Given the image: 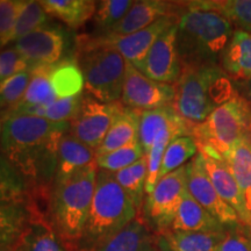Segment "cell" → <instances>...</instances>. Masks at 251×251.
<instances>
[{
  "label": "cell",
  "instance_id": "cell-6",
  "mask_svg": "<svg viewBox=\"0 0 251 251\" xmlns=\"http://www.w3.org/2000/svg\"><path fill=\"white\" fill-rule=\"evenodd\" d=\"M75 56L83 72L87 94L106 103L121 99L127 63L121 54L99 45L91 36H81L76 40Z\"/></svg>",
  "mask_w": 251,
  "mask_h": 251
},
{
  "label": "cell",
  "instance_id": "cell-5",
  "mask_svg": "<svg viewBox=\"0 0 251 251\" xmlns=\"http://www.w3.org/2000/svg\"><path fill=\"white\" fill-rule=\"evenodd\" d=\"M175 91L172 107L193 125L201 124L213 111L240 96L234 80L220 64L183 69Z\"/></svg>",
  "mask_w": 251,
  "mask_h": 251
},
{
  "label": "cell",
  "instance_id": "cell-38",
  "mask_svg": "<svg viewBox=\"0 0 251 251\" xmlns=\"http://www.w3.org/2000/svg\"><path fill=\"white\" fill-rule=\"evenodd\" d=\"M48 24L49 15L47 14L41 2L27 0L26 6L19 15L17 26H15L13 42Z\"/></svg>",
  "mask_w": 251,
  "mask_h": 251
},
{
  "label": "cell",
  "instance_id": "cell-18",
  "mask_svg": "<svg viewBox=\"0 0 251 251\" xmlns=\"http://www.w3.org/2000/svg\"><path fill=\"white\" fill-rule=\"evenodd\" d=\"M94 159L96 151L93 149L78 141L69 131L65 133L58 144L57 164L52 186L64 183L76 172L94 163Z\"/></svg>",
  "mask_w": 251,
  "mask_h": 251
},
{
  "label": "cell",
  "instance_id": "cell-2",
  "mask_svg": "<svg viewBox=\"0 0 251 251\" xmlns=\"http://www.w3.org/2000/svg\"><path fill=\"white\" fill-rule=\"evenodd\" d=\"M234 30L233 25L222 15L185 5L177 23V49L181 67L194 69L220 64Z\"/></svg>",
  "mask_w": 251,
  "mask_h": 251
},
{
  "label": "cell",
  "instance_id": "cell-17",
  "mask_svg": "<svg viewBox=\"0 0 251 251\" xmlns=\"http://www.w3.org/2000/svg\"><path fill=\"white\" fill-rule=\"evenodd\" d=\"M193 126V124L181 118L172 106L141 112L139 141L144 155L149 152L159 135L168 131H176L183 136L184 135L192 136Z\"/></svg>",
  "mask_w": 251,
  "mask_h": 251
},
{
  "label": "cell",
  "instance_id": "cell-25",
  "mask_svg": "<svg viewBox=\"0 0 251 251\" xmlns=\"http://www.w3.org/2000/svg\"><path fill=\"white\" fill-rule=\"evenodd\" d=\"M222 157L227 162L238 187L242 192L244 203L251 216V131L241 137L236 143L226 151ZM249 221V220H248Z\"/></svg>",
  "mask_w": 251,
  "mask_h": 251
},
{
  "label": "cell",
  "instance_id": "cell-34",
  "mask_svg": "<svg viewBox=\"0 0 251 251\" xmlns=\"http://www.w3.org/2000/svg\"><path fill=\"white\" fill-rule=\"evenodd\" d=\"M134 1L131 0H102L97 5L93 17L96 35H106L128 13Z\"/></svg>",
  "mask_w": 251,
  "mask_h": 251
},
{
  "label": "cell",
  "instance_id": "cell-30",
  "mask_svg": "<svg viewBox=\"0 0 251 251\" xmlns=\"http://www.w3.org/2000/svg\"><path fill=\"white\" fill-rule=\"evenodd\" d=\"M25 251H71L43 218H35L21 237Z\"/></svg>",
  "mask_w": 251,
  "mask_h": 251
},
{
  "label": "cell",
  "instance_id": "cell-12",
  "mask_svg": "<svg viewBox=\"0 0 251 251\" xmlns=\"http://www.w3.org/2000/svg\"><path fill=\"white\" fill-rule=\"evenodd\" d=\"M178 23L177 15H168L157 20L149 27L126 36L115 35H94L91 36L99 45L109 47L117 50L119 54L130 63L134 68L142 72L144 61L151 47L166 30Z\"/></svg>",
  "mask_w": 251,
  "mask_h": 251
},
{
  "label": "cell",
  "instance_id": "cell-28",
  "mask_svg": "<svg viewBox=\"0 0 251 251\" xmlns=\"http://www.w3.org/2000/svg\"><path fill=\"white\" fill-rule=\"evenodd\" d=\"M186 7L215 12L233 25L235 29L251 34V0H198L185 2Z\"/></svg>",
  "mask_w": 251,
  "mask_h": 251
},
{
  "label": "cell",
  "instance_id": "cell-22",
  "mask_svg": "<svg viewBox=\"0 0 251 251\" xmlns=\"http://www.w3.org/2000/svg\"><path fill=\"white\" fill-rule=\"evenodd\" d=\"M169 230L220 233V231H226L227 229L219 224L201 205H199L193 199L190 193L186 192Z\"/></svg>",
  "mask_w": 251,
  "mask_h": 251
},
{
  "label": "cell",
  "instance_id": "cell-15",
  "mask_svg": "<svg viewBox=\"0 0 251 251\" xmlns=\"http://www.w3.org/2000/svg\"><path fill=\"white\" fill-rule=\"evenodd\" d=\"M181 62L177 49V24L166 30L151 47L142 74L159 83L175 85L181 76Z\"/></svg>",
  "mask_w": 251,
  "mask_h": 251
},
{
  "label": "cell",
  "instance_id": "cell-40",
  "mask_svg": "<svg viewBox=\"0 0 251 251\" xmlns=\"http://www.w3.org/2000/svg\"><path fill=\"white\" fill-rule=\"evenodd\" d=\"M30 69L29 63L13 46L0 50V83Z\"/></svg>",
  "mask_w": 251,
  "mask_h": 251
},
{
  "label": "cell",
  "instance_id": "cell-32",
  "mask_svg": "<svg viewBox=\"0 0 251 251\" xmlns=\"http://www.w3.org/2000/svg\"><path fill=\"white\" fill-rule=\"evenodd\" d=\"M198 152H199L198 143L191 135H185L172 140L163 156L159 179L170 172L186 165L190 159H193L198 155Z\"/></svg>",
  "mask_w": 251,
  "mask_h": 251
},
{
  "label": "cell",
  "instance_id": "cell-3",
  "mask_svg": "<svg viewBox=\"0 0 251 251\" xmlns=\"http://www.w3.org/2000/svg\"><path fill=\"white\" fill-rule=\"evenodd\" d=\"M96 163L76 172L64 183L51 188L45 208V221L75 251L79 242L91 202L97 177Z\"/></svg>",
  "mask_w": 251,
  "mask_h": 251
},
{
  "label": "cell",
  "instance_id": "cell-21",
  "mask_svg": "<svg viewBox=\"0 0 251 251\" xmlns=\"http://www.w3.org/2000/svg\"><path fill=\"white\" fill-rule=\"evenodd\" d=\"M156 235L140 216L117 235L89 251H155Z\"/></svg>",
  "mask_w": 251,
  "mask_h": 251
},
{
  "label": "cell",
  "instance_id": "cell-8",
  "mask_svg": "<svg viewBox=\"0 0 251 251\" xmlns=\"http://www.w3.org/2000/svg\"><path fill=\"white\" fill-rule=\"evenodd\" d=\"M186 192V165H184L162 177L151 192L146 194L140 218L155 235L164 233L170 229Z\"/></svg>",
  "mask_w": 251,
  "mask_h": 251
},
{
  "label": "cell",
  "instance_id": "cell-26",
  "mask_svg": "<svg viewBox=\"0 0 251 251\" xmlns=\"http://www.w3.org/2000/svg\"><path fill=\"white\" fill-rule=\"evenodd\" d=\"M50 83L57 98H71L84 93L85 80L76 56H70L50 67Z\"/></svg>",
  "mask_w": 251,
  "mask_h": 251
},
{
  "label": "cell",
  "instance_id": "cell-19",
  "mask_svg": "<svg viewBox=\"0 0 251 251\" xmlns=\"http://www.w3.org/2000/svg\"><path fill=\"white\" fill-rule=\"evenodd\" d=\"M37 216L41 215L31 206L29 199L0 201V247L17 243Z\"/></svg>",
  "mask_w": 251,
  "mask_h": 251
},
{
  "label": "cell",
  "instance_id": "cell-33",
  "mask_svg": "<svg viewBox=\"0 0 251 251\" xmlns=\"http://www.w3.org/2000/svg\"><path fill=\"white\" fill-rule=\"evenodd\" d=\"M28 199L26 179L0 152V201H20Z\"/></svg>",
  "mask_w": 251,
  "mask_h": 251
},
{
  "label": "cell",
  "instance_id": "cell-4",
  "mask_svg": "<svg viewBox=\"0 0 251 251\" xmlns=\"http://www.w3.org/2000/svg\"><path fill=\"white\" fill-rule=\"evenodd\" d=\"M140 216L134 202L109 171L97 170L85 227L75 251H89L117 235Z\"/></svg>",
  "mask_w": 251,
  "mask_h": 251
},
{
  "label": "cell",
  "instance_id": "cell-27",
  "mask_svg": "<svg viewBox=\"0 0 251 251\" xmlns=\"http://www.w3.org/2000/svg\"><path fill=\"white\" fill-rule=\"evenodd\" d=\"M47 14L74 29L85 25L96 14L98 2L93 0H42Z\"/></svg>",
  "mask_w": 251,
  "mask_h": 251
},
{
  "label": "cell",
  "instance_id": "cell-44",
  "mask_svg": "<svg viewBox=\"0 0 251 251\" xmlns=\"http://www.w3.org/2000/svg\"><path fill=\"white\" fill-rule=\"evenodd\" d=\"M242 227H243L244 233H246L247 237L249 238V241H250V243H251V216H250L249 221H248L244 226H242Z\"/></svg>",
  "mask_w": 251,
  "mask_h": 251
},
{
  "label": "cell",
  "instance_id": "cell-43",
  "mask_svg": "<svg viewBox=\"0 0 251 251\" xmlns=\"http://www.w3.org/2000/svg\"><path fill=\"white\" fill-rule=\"evenodd\" d=\"M244 87H246V97H244V98L247 99V101L249 102L251 107V79L246 81V85H244Z\"/></svg>",
  "mask_w": 251,
  "mask_h": 251
},
{
  "label": "cell",
  "instance_id": "cell-1",
  "mask_svg": "<svg viewBox=\"0 0 251 251\" xmlns=\"http://www.w3.org/2000/svg\"><path fill=\"white\" fill-rule=\"evenodd\" d=\"M69 122H52L29 114L2 119L0 152L24 176L29 201L45 212L54 184L57 150Z\"/></svg>",
  "mask_w": 251,
  "mask_h": 251
},
{
  "label": "cell",
  "instance_id": "cell-29",
  "mask_svg": "<svg viewBox=\"0 0 251 251\" xmlns=\"http://www.w3.org/2000/svg\"><path fill=\"white\" fill-rule=\"evenodd\" d=\"M56 99L57 97L55 96L51 83H50V67L33 68L29 84H28L24 98L12 111L6 113L5 115L20 114L28 108L46 105Z\"/></svg>",
  "mask_w": 251,
  "mask_h": 251
},
{
  "label": "cell",
  "instance_id": "cell-36",
  "mask_svg": "<svg viewBox=\"0 0 251 251\" xmlns=\"http://www.w3.org/2000/svg\"><path fill=\"white\" fill-rule=\"evenodd\" d=\"M143 156L144 151L141 147L140 141H137V142L122 147V148L114 150V151L96 156L94 163L100 170L109 171L114 174V172H118L127 168V166L134 164Z\"/></svg>",
  "mask_w": 251,
  "mask_h": 251
},
{
  "label": "cell",
  "instance_id": "cell-45",
  "mask_svg": "<svg viewBox=\"0 0 251 251\" xmlns=\"http://www.w3.org/2000/svg\"><path fill=\"white\" fill-rule=\"evenodd\" d=\"M1 131H2V120L0 118V139H1Z\"/></svg>",
  "mask_w": 251,
  "mask_h": 251
},
{
  "label": "cell",
  "instance_id": "cell-42",
  "mask_svg": "<svg viewBox=\"0 0 251 251\" xmlns=\"http://www.w3.org/2000/svg\"><path fill=\"white\" fill-rule=\"evenodd\" d=\"M0 251H25L24 246H23V241H21V238H20L17 243L11 244V246L0 247Z\"/></svg>",
  "mask_w": 251,
  "mask_h": 251
},
{
  "label": "cell",
  "instance_id": "cell-9",
  "mask_svg": "<svg viewBox=\"0 0 251 251\" xmlns=\"http://www.w3.org/2000/svg\"><path fill=\"white\" fill-rule=\"evenodd\" d=\"M69 30L58 25L48 24L13 42V47L29 63L30 68L51 67L64 58L74 56Z\"/></svg>",
  "mask_w": 251,
  "mask_h": 251
},
{
  "label": "cell",
  "instance_id": "cell-7",
  "mask_svg": "<svg viewBox=\"0 0 251 251\" xmlns=\"http://www.w3.org/2000/svg\"><path fill=\"white\" fill-rule=\"evenodd\" d=\"M250 131L251 107L244 97L237 96L213 111L201 124L194 125L192 136L198 148L207 147L222 156Z\"/></svg>",
  "mask_w": 251,
  "mask_h": 251
},
{
  "label": "cell",
  "instance_id": "cell-35",
  "mask_svg": "<svg viewBox=\"0 0 251 251\" xmlns=\"http://www.w3.org/2000/svg\"><path fill=\"white\" fill-rule=\"evenodd\" d=\"M83 94L71 97V98H57L46 105L28 108L20 114L35 115V117L47 119L52 122H70L79 108Z\"/></svg>",
  "mask_w": 251,
  "mask_h": 251
},
{
  "label": "cell",
  "instance_id": "cell-13",
  "mask_svg": "<svg viewBox=\"0 0 251 251\" xmlns=\"http://www.w3.org/2000/svg\"><path fill=\"white\" fill-rule=\"evenodd\" d=\"M186 185L187 192L193 199L227 230L242 226L237 213L216 192L203 169L199 155L186 164Z\"/></svg>",
  "mask_w": 251,
  "mask_h": 251
},
{
  "label": "cell",
  "instance_id": "cell-31",
  "mask_svg": "<svg viewBox=\"0 0 251 251\" xmlns=\"http://www.w3.org/2000/svg\"><path fill=\"white\" fill-rule=\"evenodd\" d=\"M147 172H148V163H147V157L144 155L134 164L113 174L115 180L129 196L139 213H141L144 198H146Z\"/></svg>",
  "mask_w": 251,
  "mask_h": 251
},
{
  "label": "cell",
  "instance_id": "cell-16",
  "mask_svg": "<svg viewBox=\"0 0 251 251\" xmlns=\"http://www.w3.org/2000/svg\"><path fill=\"white\" fill-rule=\"evenodd\" d=\"M185 9L184 2L164 0H141L134 1L125 18L106 35L126 36L149 27L157 20L168 15H179Z\"/></svg>",
  "mask_w": 251,
  "mask_h": 251
},
{
  "label": "cell",
  "instance_id": "cell-39",
  "mask_svg": "<svg viewBox=\"0 0 251 251\" xmlns=\"http://www.w3.org/2000/svg\"><path fill=\"white\" fill-rule=\"evenodd\" d=\"M27 0H0V50L13 42L19 15Z\"/></svg>",
  "mask_w": 251,
  "mask_h": 251
},
{
  "label": "cell",
  "instance_id": "cell-24",
  "mask_svg": "<svg viewBox=\"0 0 251 251\" xmlns=\"http://www.w3.org/2000/svg\"><path fill=\"white\" fill-rule=\"evenodd\" d=\"M141 112L122 107L109 128L101 146L96 150V156L103 155L139 141Z\"/></svg>",
  "mask_w": 251,
  "mask_h": 251
},
{
  "label": "cell",
  "instance_id": "cell-37",
  "mask_svg": "<svg viewBox=\"0 0 251 251\" xmlns=\"http://www.w3.org/2000/svg\"><path fill=\"white\" fill-rule=\"evenodd\" d=\"M30 76L31 69L0 83V111L4 112V115L12 111L24 98Z\"/></svg>",
  "mask_w": 251,
  "mask_h": 251
},
{
  "label": "cell",
  "instance_id": "cell-41",
  "mask_svg": "<svg viewBox=\"0 0 251 251\" xmlns=\"http://www.w3.org/2000/svg\"><path fill=\"white\" fill-rule=\"evenodd\" d=\"M215 251H251V243L243 227L229 229Z\"/></svg>",
  "mask_w": 251,
  "mask_h": 251
},
{
  "label": "cell",
  "instance_id": "cell-14",
  "mask_svg": "<svg viewBox=\"0 0 251 251\" xmlns=\"http://www.w3.org/2000/svg\"><path fill=\"white\" fill-rule=\"evenodd\" d=\"M198 155L209 180L219 196L237 213L241 224L244 226L249 220L246 203L233 172L225 158L215 150L207 147H199Z\"/></svg>",
  "mask_w": 251,
  "mask_h": 251
},
{
  "label": "cell",
  "instance_id": "cell-20",
  "mask_svg": "<svg viewBox=\"0 0 251 251\" xmlns=\"http://www.w3.org/2000/svg\"><path fill=\"white\" fill-rule=\"evenodd\" d=\"M220 65L233 80L247 81L251 79V34L235 29L224 54Z\"/></svg>",
  "mask_w": 251,
  "mask_h": 251
},
{
  "label": "cell",
  "instance_id": "cell-10",
  "mask_svg": "<svg viewBox=\"0 0 251 251\" xmlns=\"http://www.w3.org/2000/svg\"><path fill=\"white\" fill-rule=\"evenodd\" d=\"M122 107L121 101L101 102L84 93L76 115L69 122V133L96 151L101 146Z\"/></svg>",
  "mask_w": 251,
  "mask_h": 251
},
{
  "label": "cell",
  "instance_id": "cell-11",
  "mask_svg": "<svg viewBox=\"0 0 251 251\" xmlns=\"http://www.w3.org/2000/svg\"><path fill=\"white\" fill-rule=\"evenodd\" d=\"M175 93V85L150 79L130 63H126L125 83L120 99L125 107L143 112L172 106Z\"/></svg>",
  "mask_w": 251,
  "mask_h": 251
},
{
  "label": "cell",
  "instance_id": "cell-23",
  "mask_svg": "<svg viewBox=\"0 0 251 251\" xmlns=\"http://www.w3.org/2000/svg\"><path fill=\"white\" fill-rule=\"evenodd\" d=\"M226 231L192 233L166 230L156 235V247L159 251H215L224 240Z\"/></svg>",
  "mask_w": 251,
  "mask_h": 251
}]
</instances>
